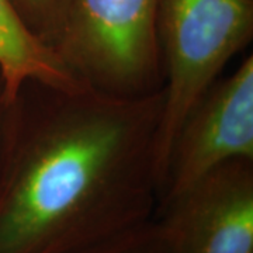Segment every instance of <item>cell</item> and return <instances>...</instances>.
<instances>
[{"mask_svg":"<svg viewBox=\"0 0 253 253\" xmlns=\"http://www.w3.org/2000/svg\"><path fill=\"white\" fill-rule=\"evenodd\" d=\"M162 103L26 82L1 118L0 253H83L152 221Z\"/></svg>","mask_w":253,"mask_h":253,"instance_id":"cell-1","label":"cell"},{"mask_svg":"<svg viewBox=\"0 0 253 253\" xmlns=\"http://www.w3.org/2000/svg\"><path fill=\"white\" fill-rule=\"evenodd\" d=\"M252 37L253 0H161L163 103L154 151L158 194L183 121Z\"/></svg>","mask_w":253,"mask_h":253,"instance_id":"cell-2","label":"cell"},{"mask_svg":"<svg viewBox=\"0 0 253 253\" xmlns=\"http://www.w3.org/2000/svg\"><path fill=\"white\" fill-rule=\"evenodd\" d=\"M161 0H72L56 51L75 75L121 96L162 89Z\"/></svg>","mask_w":253,"mask_h":253,"instance_id":"cell-3","label":"cell"},{"mask_svg":"<svg viewBox=\"0 0 253 253\" xmlns=\"http://www.w3.org/2000/svg\"><path fill=\"white\" fill-rule=\"evenodd\" d=\"M235 159L253 161L252 55L228 76H219L183 121L166 162L156 211Z\"/></svg>","mask_w":253,"mask_h":253,"instance_id":"cell-4","label":"cell"},{"mask_svg":"<svg viewBox=\"0 0 253 253\" xmlns=\"http://www.w3.org/2000/svg\"><path fill=\"white\" fill-rule=\"evenodd\" d=\"M173 253H253V161L226 162L155 214Z\"/></svg>","mask_w":253,"mask_h":253,"instance_id":"cell-5","label":"cell"},{"mask_svg":"<svg viewBox=\"0 0 253 253\" xmlns=\"http://www.w3.org/2000/svg\"><path fill=\"white\" fill-rule=\"evenodd\" d=\"M40 81L59 87L87 82L71 71L59 52L41 42L23 24L10 0H0V86L7 104L26 82Z\"/></svg>","mask_w":253,"mask_h":253,"instance_id":"cell-6","label":"cell"},{"mask_svg":"<svg viewBox=\"0 0 253 253\" xmlns=\"http://www.w3.org/2000/svg\"><path fill=\"white\" fill-rule=\"evenodd\" d=\"M23 24L41 42L56 49L72 0H10Z\"/></svg>","mask_w":253,"mask_h":253,"instance_id":"cell-7","label":"cell"},{"mask_svg":"<svg viewBox=\"0 0 253 253\" xmlns=\"http://www.w3.org/2000/svg\"><path fill=\"white\" fill-rule=\"evenodd\" d=\"M83 253H173V248L163 226L154 218L139 228Z\"/></svg>","mask_w":253,"mask_h":253,"instance_id":"cell-8","label":"cell"},{"mask_svg":"<svg viewBox=\"0 0 253 253\" xmlns=\"http://www.w3.org/2000/svg\"><path fill=\"white\" fill-rule=\"evenodd\" d=\"M3 109H4V103L1 99V87H0V129H1V118H3Z\"/></svg>","mask_w":253,"mask_h":253,"instance_id":"cell-9","label":"cell"}]
</instances>
